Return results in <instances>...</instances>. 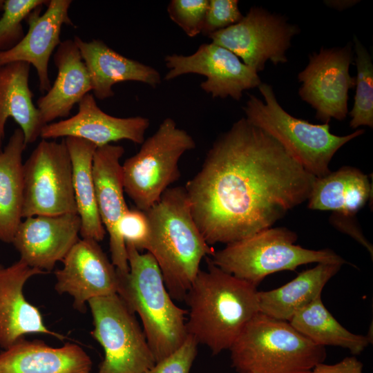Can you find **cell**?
I'll return each mask as SVG.
<instances>
[{
    "mask_svg": "<svg viewBox=\"0 0 373 373\" xmlns=\"http://www.w3.org/2000/svg\"><path fill=\"white\" fill-rule=\"evenodd\" d=\"M46 271L19 259L8 267L0 265V347L7 349L28 334H45L63 340L48 329L37 307L26 300L23 289L27 280Z\"/></svg>",
    "mask_w": 373,
    "mask_h": 373,
    "instance_id": "cell-19",
    "label": "cell"
},
{
    "mask_svg": "<svg viewBox=\"0 0 373 373\" xmlns=\"http://www.w3.org/2000/svg\"><path fill=\"white\" fill-rule=\"evenodd\" d=\"M341 266L317 263L314 267L300 272L284 285L269 291H258L259 312L289 322L298 312L321 296L323 287Z\"/></svg>",
    "mask_w": 373,
    "mask_h": 373,
    "instance_id": "cell-24",
    "label": "cell"
},
{
    "mask_svg": "<svg viewBox=\"0 0 373 373\" xmlns=\"http://www.w3.org/2000/svg\"><path fill=\"white\" fill-rule=\"evenodd\" d=\"M164 61L169 69L165 80L190 73L203 75L206 80L200 87L213 98L230 97L238 101L245 90L262 83L258 73L232 52L213 42L201 44L190 55H167Z\"/></svg>",
    "mask_w": 373,
    "mask_h": 373,
    "instance_id": "cell-13",
    "label": "cell"
},
{
    "mask_svg": "<svg viewBox=\"0 0 373 373\" xmlns=\"http://www.w3.org/2000/svg\"><path fill=\"white\" fill-rule=\"evenodd\" d=\"M4 5H5V1L0 0V11L3 10Z\"/></svg>",
    "mask_w": 373,
    "mask_h": 373,
    "instance_id": "cell-38",
    "label": "cell"
},
{
    "mask_svg": "<svg viewBox=\"0 0 373 373\" xmlns=\"http://www.w3.org/2000/svg\"><path fill=\"white\" fill-rule=\"evenodd\" d=\"M26 146L22 131L17 128L0 152V240L6 243H12L23 218L22 154Z\"/></svg>",
    "mask_w": 373,
    "mask_h": 373,
    "instance_id": "cell-27",
    "label": "cell"
},
{
    "mask_svg": "<svg viewBox=\"0 0 373 373\" xmlns=\"http://www.w3.org/2000/svg\"><path fill=\"white\" fill-rule=\"evenodd\" d=\"M93 337L104 350L97 373H145L155 363L143 329L117 294L88 300Z\"/></svg>",
    "mask_w": 373,
    "mask_h": 373,
    "instance_id": "cell-9",
    "label": "cell"
},
{
    "mask_svg": "<svg viewBox=\"0 0 373 373\" xmlns=\"http://www.w3.org/2000/svg\"><path fill=\"white\" fill-rule=\"evenodd\" d=\"M325 3L334 9L338 10H343L344 9L348 8L355 3H357L358 1L355 0H332V1H325Z\"/></svg>",
    "mask_w": 373,
    "mask_h": 373,
    "instance_id": "cell-37",
    "label": "cell"
},
{
    "mask_svg": "<svg viewBox=\"0 0 373 373\" xmlns=\"http://www.w3.org/2000/svg\"><path fill=\"white\" fill-rule=\"evenodd\" d=\"M150 126L147 117H117L104 112L91 94L78 103V112L68 119L45 125L40 137L44 140L73 137L88 141L97 147L127 140L142 144Z\"/></svg>",
    "mask_w": 373,
    "mask_h": 373,
    "instance_id": "cell-17",
    "label": "cell"
},
{
    "mask_svg": "<svg viewBox=\"0 0 373 373\" xmlns=\"http://www.w3.org/2000/svg\"><path fill=\"white\" fill-rule=\"evenodd\" d=\"M352 61L350 43L341 48H322L309 55L308 64L298 74L302 83L299 96L323 123L332 118L343 120L347 115L348 93L356 84V77L350 74Z\"/></svg>",
    "mask_w": 373,
    "mask_h": 373,
    "instance_id": "cell-12",
    "label": "cell"
},
{
    "mask_svg": "<svg viewBox=\"0 0 373 373\" xmlns=\"http://www.w3.org/2000/svg\"><path fill=\"white\" fill-rule=\"evenodd\" d=\"M316 178L274 137L242 117L216 140L184 187L211 246L271 228L307 200Z\"/></svg>",
    "mask_w": 373,
    "mask_h": 373,
    "instance_id": "cell-1",
    "label": "cell"
},
{
    "mask_svg": "<svg viewBox=\"0 0 373 373\" xmlns=\"http://www.w3.org/2000/svg\"><path fill=\"white\" fill-rule=\"evenodd\" d=\"M92 361L79 345L50 347L21 339L0 353V373H91Z\"/></svg>",
    "mask_w": 373,
    "mask_h": 373,
    "instance_id": "cell-22",
    "label": "cell"
},
{
    "mask_svg": "<svg viewBox=\"0 0 373 373\" xmlns=\"http://www.w3.org/2000/svg\"><path fill=\"white\" fill-rule=\"evenodd\" d=\"M73 41L87 68L92 91L99 99L113 97L112 88L119 82H139L153 88L161 83L155 68L119 54L101 40L85 41L75 36Z\"/></svg>",
    "mask_w": 373,
    "mask_h": 373,
    "instance_id": "cell-20",
    "label": "cell"
},
{
    "mask_svg": "<svg viewBox=\"0 0 373 373\" xmlns=\"http://www.w3.org/2000/svg\"><path fill=\"white\" fill-rule=\"evenodd\" d=\"M126 247L129 271L126 274L117 271V294L139 316L156 363L185 341L187 311L173 302L153 257L149 252L141 253L131 245L126 244Z\"/></svg>",
    "mask_w": 373,
    "mask_h": 373,
    "instance_id": "cell-4",
    "label": "cell"
},
{
    "mask_svg": "<svg viewBox=\"0 0 373 373\" xmlns=\"http://www.w3.org/2000/svg\"><path fill=\"white\" fill-rule=\"evenodd\" d=\"M187 291L188 334L213 355L229 350L247 324L258 313L257 287L216 266L206 258Z\"/></svg>",
    "mask_w": 373,
    "mask_h": 373,
    "instance_id": "cell-2",
    "label": "cell"
},
{
    "mask_svg": "<svg viewBox=\"0 0 373 373\" xmlns=\"http://www.w3.org/2000/svg\"><path fill=\"white\" fill-rule=\"evenodd\" d=\"M297 239V234L287 228L271 227L226 245L209 258L222 271L256 287L271 274L294 271L303 265L347 263L332 249L313 250L295 245Z\"/></svg>",
    "mask_w": 373,
    "mask_h": 373,
    "instance_id": "cell-7",
    "label": "cell"
},
{
    "mask_svg": "<svg viewBox=\"0 0 373 373\" xmlns=\"http://www.w3.org/2000/svg\"><path fill=\"white\" fill-rule=\"evenodd\" d=\"M195 148L194 139L171 117L142 144L139 151L122 164L124 193L136 208L146 211L180 177L178 162Z\"/></svg>",
    "mask_w": 373,
    "mask_h": 373,
    "instance_id": "cell-8",
    "label": "cell"
},
{
    "mask_svg": "<svg viewBox=\"0 0 373 373\" xmlns=\"http://www.w3.org/2000/svg\"><path fill=\"white\" fill-rule=\"evenodd\" d=\"M119 231L125 245H131L139 251L146 250L149 236V223L146 212L138 209H128L120 220Z\"/></svg>",
    "mask_w": 373,
    "mask_h": 373,
    "instance_id": "cell-34",
    "label": "cell"
},
{
    "mask_svg": "<svg viewBox=\"0 0 373 373\" xmlns=\"http://www.w3.org/2000/svg\"><path fill=\"white\" fill-rule=\"evenodd\" d=\"M198 345L195 338L188 334L176 350L156 362L145 373H189L197 355Z\"/></svg>",
    "mask_w": 373,
    "mask_h": 373,
    "instance_id": "cell-33",
    "label": "cell"
},
{
    "mask_svg": "<svg viewBox=\"0 0 373 373\" xmlns=\"http://www.w3.org/2000/svg\"><path fill=\"white\" fill-rule=\"evenodd\" d=\"M371 193L372 186L366 175L356 168L343 166L316 178L307 207L352 217L366 204Z\"/></svg>",
    "mask_w": 373,
    "mask_h": 373,
    "instance_id": "cell-25",
    "label": "cell"
},
{
    "mask_svg": "<svg viewBox=\"0 0 373 373\" xmlns=\"http://www.w3.org/2000/svg\"><path fill=\"white\" fill-rule=\"evenodd\" d=\"M209 0H171L167 7L170 19L189 37L202 33Z\"/></svg>",
    "mask_w": 373,
    "mask_h": 373,
    "instance_id": "cell-31",
    "label": "cell"
},
{
    "mask_svg": "<svg viewBox=\"0 0 373 373\" xmlns=\"http://www.w3.org/2000/svg\"><path fill=\"white\" fill-rule=\"evenodd\" d=\"M81 220L77 213L26 218L12 243L20 259L30 267L51 271L79 240Z\"/></svg>",
    "mask_w": 373,
    "mask_h": 373,
    "instance_id": "cell-16",
    "label": "cell"
},
{
    "mask_svg": "<svg viewBox=\"0 0 373 373\" xmlns=\"http://www.w3.org/2000/svg\"><path fill=\"white\" fill-rule=\"evenodd\" d=\"M145 212L149 223L146 250L156 261L171 298L184 300L202 260L215 250L192 216L184 186L169 188Z\"/></svg>",
    "mask_w": 373,
    "mask_h": 373,
    "instance_id": "cell-3",
    "label": "cell"
},
{
    "mask_svg": "<svg viewBox=\"0 0 373 373\" xmlns=\"http://www.w3.org/2000/svg\"><path fill=\"white\" fill-rule=\"evenodd\" d=\"M72 164V180L77 214L81 220L82 238L102 241L106 235L99 218L93 174L94 144L73 137L64 139Z\"/></svg>",
    "mask_w": 373,
    "mask_h": 373,
    "instance_id": "cell-26",
    "label": "cell"
},
{
    "mask_svg": "<svg viewBox=\"0 0 373 373\" xmlns=\"http://www.w3.org/2000/svg\"><path fill=\"white\" fill-rule=\"evenodd\" d=\"M258 88L264 102L249 94L242 107L245 118L274 137L305 171L316 178L329 173V164L337 151L364 133L363 129H359L346 135L332 134L329 123L314 124L285 111L271 85L261 83Z\"/></svg>",
    "mask_w": 373,
    "mask_h": 373,
    "instance_id": "cell-6",
    "label": "cell"
},
{
    "mask_svg": "<svg viewBox=\"0 0 373 373\" xmlns=\"http://www.w3.org/2000/svg\"><path fill=\"white\" fill-rule=\"evenodd\" d=\"M43 0H6L0 18V52L15 47L25 34L22 21L37 8L47 4Z\"/></svg>",
    "mask_w": 373,
    "mask_h": 373,
    "instance_id": "cell-30",
    "label": "cell"
},
{
    "mask_svg": "<svg viewBox=\"0 0 373 373\" xmlns=\"http://www.w3.org/2000/svg\"><path fill=\"white\" fill-rule=\"evenodd\" d=\"M229 350L238 373H309L327 356L325 347L312 343L289 322L260 312Z\"/></svg>",
    "mask_w": 373,
    "mask_h": 373,
    "instance_id": "cell-5",
    "label": "cell"
},
{
    "mask_svg": "<svg viewBox=\"0 0 373 373\" xmlns=\"http://www.w3.org/2000/svg\"><path fill=\"white\" fill-rule=\"evenodd\" d=\"M70 0L48 1L47 8L40 14L42 6L37 8L26 17L28 30L12 48L0 52V65L24 61L37 70L39 90L48 92L50 87L48 75L49 59L61 44L63 25L73 26L69 17Z\"/></svg>",
    "mask_w": 373,
    "mask_h": 373,
    "instance_id": "cell-18",
    "label": "cell"
},
{
    "mask_svg": "<svg viewBox=\"0 0 373 373\" xmlns=\"http://www.w3.org/2000/svg\"><path fill=\"white\" fill-rule=\"evenodd\" d=\"M298 32V28L283 17L252 7L237 23L207 37L258 73L264 70L268 61L274 65L287 61L286 51Z\"/></svg>",
    "mask_w": 373,
    "mask_h": 373,
    "instance_id": "cell-11",
    "label": "cell"
},
{
    "mask_svg": "<svg viewBox=\"0 0 373 373\" xmlns=\"http://www.w3.org/2000/svg\"><path fill=\"white\" fill-rule=\"evenodd\" d=\"M331 218H332V222L336 225V228L350 235L355 240H356L360 244L367 249L372 257L373 248L372 245L365 239L362 233L356 226H348L345 221V216L338 213L334 215Z\"/></svg>",
    "mask_w": 373,
    "mask_h": 373,
    "instance_id": "cell-36",
    "label": "cell"
},
{
    "mask_svg": "<svg viewBox=\"0 0 373 373\" xmlns=\"http://www.w3.org/2000/svg\"><path fill=\"white\" fill-rule=\"evenodd\" d=\"M30 67L24 61L0 65V147L8 117L13 118L20 126L26 145L40 137L44 126L29 88Z\"/></svg>",
    "mask_w": 373,
    "mask_h": 373,
    "instance_id": "cell-23",
    "label": "cell"
},
{
    "mask_svg": "<svg viewBox=\"0 0 373 373\" xmlns=\"http://www.w3.org/2000/svg\"><path fill=\"white\" fill-rule=\"evenodd\" d=\"M363 363L353 356L334 364L318 363L309 373H363Z\"/></svg>",
    "mask_w": 373,
    "mask_h": 373,
    "instance_id": "cell-35",
    "label": "cell"
},
{
    "mask_svg": "<svg viewBox=\"0 0 373 373\" xmlns=\"http://www.w3.org/2000/svg\"><path fill=\"white\" fill-rule=\"evenodd\" d=\"M22 218L77 213L70 157L65 142L44 140L23 164Z\"/></svg>",
    "mask_w": 373,
    "mask_h": 373,
    "instance_id": "cell-10",
    "label": "cell"
},
{
    "mask_svg": "<svg viewBox=\"0 0 373 373\" xmlns=\"http://www.w3.org/2000/svg\"><path fill=\"white\" fill-rule=\"evenodd\" d=\"M238 4V0H209L202 33L208 36L239 22L244 15Z\"/></svg>",
    "mask_w": 373,
    "mask_h": 373,
    "instance_id": "cell-32",
    "label": "cell"
},
{
    "mask_svg": "<svg viewBox=\"0 0 373 373\" xmlns=\"http://www.w3.org/2000/svg\"><path fill=\"white\" fill-rule=\"evenodd\" d=\"M355 63L357 70L356 93L353 107L350 112V126H373V64L371 56L360 40L354 36Z\"/></svg>",
    "mask_w": 373,
    "mask_h": 373,
    "instance_id": "cell-29",
    "label": "cell"
},
{
    "mask_svg": "<svg viewBox=\"0 0 373 373\" xmlns=\"http://www.w3.org/2000/svg\"><path fill=\"white\" fill-rule=\"evenodd\" d=\"M289 323L317 345L341 347L352 354H360L372 343L367 336L345 329L325 307L321 296L298 312Z\"/></svg>",
    "mask_w": 373,
    "mask_h": 373,
    "instance_id": "cell-28",
    "label": "cell"
},
{
    "mask_svg": "<svg viewBox=\"0 0 373 373\" xmlns=\"http://www.w3.org/2000/svg\"><path fill=\"white\" fill-rule=\"evenodd\" d=\"M53 59L57 77L50 90L37 102L44 126L57 118L68 117L74 105L92 91L87 68L73 40L61 41Z\"/></svg>",
    "mask_w": 373,
    "mask_h": 373,
    "instance_id": "cell-21",
    "label": "cell"
},
{
    "mask_svg": "<svg viewBox=\"0 0 373 373\" xmlns=\"http://www.w3.org/2000/svg\"><path fill=\"white\" fill-rule=\"evenodd\" d=\"M62 262L63 267L55 272V288L72 296L79 312L85 311L86 303L92 298L117 294V269L98 242L79 239Z\"/></svg>",
    "mask_w": 373,
    "mask_h": 373,
    "instance_id": "cell-14",
    "label": "cell"
},
{
    "mask_svg": "<svg viewBox=\"0 0 373 373\" xmlns=\"http://www.w3.org/2000/svg\"><path fill=\"white\" fill-rule=\"evenodd\" d=\"M124 149L108 144L97 147L93 161L95 198L101 221L109 236L111 262L122 274L128 272L126 247L119 231V224L128 210L124 199L120 159Z\"/></svg>",
    "mask_w": 373,
    "mask_h": 373,
    "instance_id": "cell-15",
    "label": "cell"
}]
</instances>
